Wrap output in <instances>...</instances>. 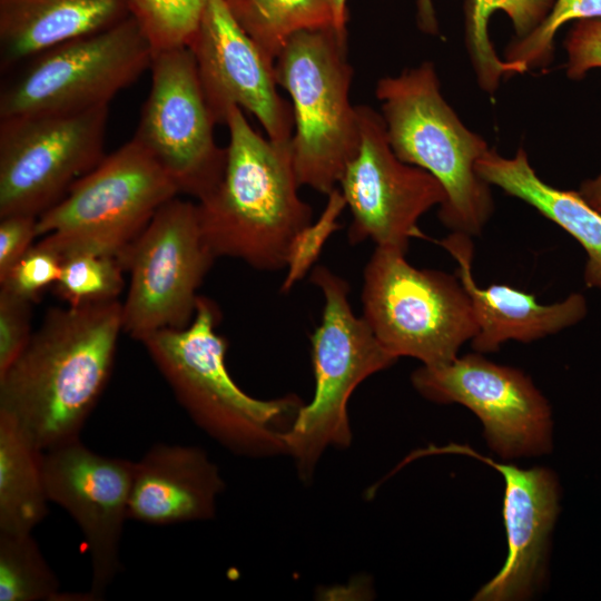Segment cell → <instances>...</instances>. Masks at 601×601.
I'll list each match as a JSON object with an SVG mask.
<instances>
[{
	"mask_svg": "<svg viewBox=\"0 0 601 601\" xmlns=\"http://www.w3.org/2000/svg\"><path fill=\"white\" fill-rule=\"evenodd\" d=\"M65 594L32 533H0V601H58Z\"/></svg>",
	"mask_w": 601,
	"mask_h": 601,
	"instance_id": "d4e9b609",
	"label": "cell"
},
{
	"mask_svg": "<svg viewBox=\"0 0 601 601\" xmlns=\"http://www.w3.org/2000/svg\"><path fill=\"white\" fill-rule=\"evenodd\" d=\"M61 266L55 252L37 243L0 278V289L37 302L43 290L58 282Z\"/></svg>",
	"mask_w": 601,
	"mask_h": 601,
	"instance_id": "f546056e",
	"label": "cell"
},
{
	"mask_svg": "<svg viewBox=\"0 0 601 601\" xmlns=\"http://www.w3.org/2000/svg\"><path fill=\"white\" fill-rule=\"evenodd\" d=\"M108 107L0 118V217H39L104 156Z\"/></svg>",
	"mask_w": 601,
	"mask_h": 601,
	"instance_id": "8fae6325",
	"label": "cell"
},
{
	"mask_svg": "<svg viewBox=\"0 0 601 601\" xmlns=\"http://www.w3.org/2000/svg\"><path fill=\"white\" fill-rule=\"evenodd\" d=\"M357 111L359 146L338 181L352 215L348 240L370 239L406 254L412 238L425 237L418 219L444 203L445 191L431 174L395 155L382 115L367 106Z\"/></svg>",
	"mask_w": 601,
	"mask_h": 601,
	"instance_id": "5bb4252c",
	"label": "cell"
},
{
	"mask_svg": "<svg viewBox=\"0 0 601 601\" xmlns=\"http://www.w3.org/2000/svg\"><path fill=\"white\" fill-rule=\"evenodd\" d=\"M375 95L395 155L442 185L441 223L452 233L479 236L494 210L490 185L475 169L489 146L445 101L434 65L380 79Z\"/></svg>",
	"mask_w": 601,
	"mask_h": 601,
	"instance_id": "277c9868",
	"label": "cell"
},
{
	"mask_svg": "<svg viewBox=\"0 0 601 601\" xmlns=\"http://www.w3.org/2000/svg\"><path fill=\"white\" fill-rule=\"evenodd\" d=\"M188 47L216 124H225L236 106L253 114L270 140H290L293 110L276 89L275 62L237 23L224 0H206Z\"/></svg>",
	"mask_w": 601,
	"mask_h": 601,
	"instance_id": "e0dca14e",
	"label": "cell"
},
{
	"mask_svg": "<svg viewBox=\"0 0 601 601\" xmlns=\"http://www.w3.org/2000/svg\"><path fill=\"white\" fill-rule=\"evenodd\" d=\"M127 0H0V69L130 17Z\"/></svg>",
	"mask_w": 601,
	"mask_h": 601,
	"instance_id": "ffe728a7",
	"label": "cell"
},
{
	"mask_svg": "<svg viewBox=\"0 0 601 601\" xmlns=\"http://www.w3.org/2000/svg\"><path fill=\"white\" fill-rule=\"evenodd\" d=\"M433 454H461L476 459L503 479L502 515L508 555L497 573L474 594V601L529 600L544 585L549 572L551 536L561 511V485L545 466L523 469L485 456L469 445L428 446L405 462Z\"/></svg>",
	"mask_w": 601,
	"mask_h": 601,
	"instance_id": "2e32d148",
	"label": "cell"
},
{
	"mask_svg": "<svg viewBox=\"0 0 601 601\" xmlns=\"http://www.w3.org/2000/svg\"><path fill=\"white\" fill-rule=\"evenodd\" d=\"M224 489L205 450L157 443L135 464L128 519L158 526L210 520Z\"/></svg>",
	"mask_w": 601,
	"mask_h": 601,
	"instance_id": "d6986e66",
	"label": "cell"
},
{
	"mask_svg": "<svg viewBox=\"0 0 601 601\" xmlns=\"http://www.w3.org/2000/svg\"><path fill=\"white\" fill-rule=\"evenodd\" d=\"M131 16L152 52L188 46L199 26L206 0H127Z\"/></svg>",
	"mask_w": 601,
	"mask_h": 601,
	"instance_id": "4316f807",
	"label": "cell"
},
{
	"mask_svg": "<svg viewBox=\"0 0 601 601\" xmlns=\"http://www.w3.org/2000/svg\"><path fill=\"white\" fill-rule=\"evenodd\" d=\"M221 178L197 200L203 237L215 256L239 259L258 270L286 267L295 235L312 221L298 195L289 141L264 138L231 107Z\"/></svg>",
	"mask_w": 601,
	"mask_h": 601,
	"instance_id": "7a4b0ae2",
	"label": "cell"
},
{
	"mask_svg": "<svg viewBox=\"0 0 601 601\" xmlns=\"http://www.w3.org/2000/svg\"><path fill=\"white\" fill-rule=\"evenodd\" d=\"M555 0H472L469 13L466 42L480 87L493 93L503 76L528 71L520 62L502 60L489 37V20L495 11L511 20L516 38L532 32L548 16ZM420 14L426 30L435 29L431 0H420Z\"/></svg>",
	"mask_w": 601,
	"mask_h": 601,
	"instance_id": "603a6c76",
	"label": "cell"
},
{
	"mask_svg": "<svg viewBox=\"0 0 601 601\" xmlns=\"http://www.w3.org/2000/svg\"><path fill=\"white\" fill-rule=\"evenodd\" d=\"M346 36L321 28L295 33L275 59L277 85L292 99L289 140L300 186L328 195L359 146L357 106L349 100L353 68Z\"/></svg>",
	"mask_w": 601,
	"mask_h": 601,
	"instance_id": "5b68a950",
	"label": "cell"
},
{
	"mask_svg": "<svg viewBox=\"0 0 601 601\" xmlns=\"http://www.w3.org/2000/svg\"><path fill=\"white\" fill-rule=\"evenodd\" d=\"M415 391L437 404H461L483 426L489 449L503 461L546 455L553 449V414L546 397L523 371L496 364L482 353L411 375Z\"/></svg>",
	"mask_w": 601,
	"mask_h": 601,
	"instance_id": "7c38bea8",
	"label": "cell"
},
{
	"mask_svg": "<svg viewBox=\"0 0 601 601\" xmlns=\"http://www.w3.org/2000/svg\"><path fill=\"white\" fill-rule=\"evenodd\" d=\"M405 255L375 248L363 272L362 317L397 359L447 364L479 332L470 297L456 275L416 268Z\"/></svg>",
	"mask_w": 601,
	"mask_h": 601,
	"instance_id": "ba28073f",
	"label": "cell"
},
{
	"mask_svg": "<svg viewBox=\"0 0 601 601\" xmlns=\"http://www.w3.org/2000/svg\"><path fill=\"white\" fill-rule=\"evenodd\" d=\"M37 220L24 214L0 217V278L33 246Z\"/></svg>",
	"mask_w": 601,
	"mask_h": 601,
	"instance_id": "d6a6232c",
	"label": "cell"
},
{
	"mask_svg": "<svg viewBox=\"0 0 601 601\" xmlns=\"http://www.w3.org/2000/svg\"><path fill=\"white\" fill-rule=\"evenodd\" d=\"M48 502L43 451L0 414V533H32Z\"/></svg>",
	"mask_w": 601,
	"mask_h": 601,
	"instance_id": "7402d4cb",
	"label": "cell"
},
{
	"mask_svg": "<svg viewBox=\"0 0 601 601\" xmlns=\"http://www.w3.org/2000/svg\"><path fill=\"white\" fill-rule=\"evenodd\" d=\"M333 17V28L343 36H346L347 23V0H325Z\"/></svg>",
	"mask_w": 601,
	"mask_h": 601,
	"instance_id": "e575fe53",
	"label": "cell"
},
{
	"mask_svg": "<svg viewBox=\"0 0 601 601\" xmlns=\"http://www.w3.org/2000/svg\"><path fill=\"white\" fill-rule=\"evenodd\" d=\"M179 189L134 137L105 156L37 220L39 245L61 260L77 254L117 257Z\"/></svg>",
	"mask_w": 601,
	"mask_h": 601,
	"instance_id": "52a82bcc",
	"label": "cell"
},
{
	"mask_svg": "<svg viewBox=\"0 0 601 601\" xmlns=\"http://www.w3.org/2000/svg\"><path fill=\"white\" fill-rule=\"evenodd\" d=\"M345 207L343 194L336 187L327 195V203L317 220H312L295 235L288 248L285 267L287 272L280 292H289L306 276L328 238L339 229L338 217Z\"/></svg>",
	"mask_w": 601,
	"mask_h": 601,
	"instance_id": "f1b7e54d",
	"label": "cell"
},
{
	"mask_svg": "<svg viewBox=\"0 0 601 601\" xmlns=\"http://www.w3.org/2000/svg\"><path fill=\"white\" fill-rule=\"evenodd\" d=\"M124 267L117 257L77 254L62 260L53 289L67 305L118 299L125 286Z\"/></svg>",
	"mask_w": 601,
	"mask_h": 601,
	"instance_id": "484cf974",
	"label": "cell"
},
{
	"mask_svg": "<svg viewBox=\"0 0 601 601\" xmlns=\"http://www.w3.org/2000/svg\"><path fill=\"white\" fill-rule=\"evenodd\" d=\"M219 309L199 295L191 323L161 329L140 343L195 424L235 455L265 459L287 454V435L304 401L295 394L259 400L230 376L228 343L216 333Z\"/></svg>",
	"mask_w": 601,
	"mask_h": 601,
	"instance_id": "3957f363",
	"label": "cell"
},
{
	"mask_svg": "<svg viewBox=\"0 0 601 601\" xmlns=\"http://www.w3.org/2000/svg\"><path fill=\"white\" fill-rule=\"evenodd\" d=\"M31 304L0 289V375L31 339Z\"/></svg>",
	"mask_w": 601,
	"mask_h": 601,
	"instance_id": "4dcf8cb0",
	"label": "cell"
},
{
	"mask_svg": "<svg viewBox=\"0 0 601 601\" xmlns=\"http://www.w3.org/2000/svg\"><path fill=\"white\" fill-rule=\"evenodd\" d=\"M224 2L237 23L274 62L295 33L309 29L333 28L332 12L325 0H224Z\"/></svg>",
	"mask_w": 601,
	"mask_h": 601,
	"instance_id": "cb8c5ba5",
	"label": "cell"
},
{
	"mask_svg": "<svg viewBox=\"0 0 601 601\" xmlns=\"http://www.w3.org/2000/svg\"><path fill=\"white\" fill-rule=\"evenodd\" d=\"M601 19V0H555L544 20L528 36L512 40L505 60L530 68H544L553 59L554 37L570 21Z\"/></svg>",
	"mask_w": 601,
	"mask_h": 601,
	"instance_id": "83f0119b",
	"label": "cell"
},
{
	"mask_svg": "<svg viewBox=\"0 0 601 601\" xmlns=\"http://www.w3.org/2000/svg\"><path fill=\"white\" fill-rule=\"evenodd\" d=\"M135 464L97 453L80 439L43 452L49 502L70 514L86 540L91 563V601L101 600L121 571L119 551Z\"/></svg>",
	"mask_w": 601,
	"mask_h": 601,
	"instance_id": "9a60e30c",
	"label": "cell"
},
{
	"mask_svg": "<svg viewBox=\"0 0 601 601\" xmlns=\"http://www.w3.org/2000/svg\"><path fill=\"white\" fill-rule=\"evenodd\" d=\"M119 299L55 307L0 375V414L40 450L79 439L111 375Z\"/></svg>",
	"mask_w": 601,
	"mask_h": 601,
	"instance_id": "6da1fadb",
	"label": "cell"
},
{
	"mask_svg": "<svg viewBox=\"0 0 601 601\" xmlns=\"http://www.w3.org/2000/svg\"><path fill=\"white\" fill-rule=\"evenodd\" d=\"M215 259L196 203L175 197L164 204L119 258L130 275L121 302L124 332L141 342L161 329L187 327Z\"/></svg>",
	"mask_w": 601,
	"mask_h": 601,
	"instance_id": "30bf717a",
	"label": "cell"
},
{
	"mask_svg": "<svg viewBox=\"0 0 601 601\" xmlns=\"http://www.w3.org/2000/svg\"><path fill=\"white\" fill-rule=\"evenodd\" d=\"M436 243L457 263L456 276L470 297L479 325L471 341L475 352H496L508 341L531 343L570 327L587 315V299L579 293L544 305L534 295L505 284L480 287L472 272V237L451 233Z\"/></svg>",
	"mask_w": 601,
	"mask_h": 601,
	"instance_id": "ac0fdd59",
	"label": "cell"
},
{
	"mask_svg": "<svg viewBox=\"0 0 601 601\" xmlns=\"http://www.w3.org/2000/svg\"><path fill=\"white\" fill-rule=\"evenodd\" d=\"M578 191L591 207L601 213V173L595 178L584 180Z\"/></svg>",
	"mask_w": 601,
	"mask_h": 601,
	"instance_id": "836d02e7",
	"label": "cell"
},
{
	"mask_svg": "<svg viewBox=\"0 0 601 601\" xmlns=\"http://www.w3.org/2000/svg\"><path fill=\"white\" fill-rule=\"evenodd\" d=\"M152 53L132 16L55 46L14 70L0 91V118L109 107L118 92L150 68Z\"/></svg>",
	"mask_w": 601,
	"mask_h": 601,
	"instance_id": "9c48e42d",
	"label": "cell"
},
{
	"mask_svg": "<svg viewBox=\"0 0 601 601\" xmlns=\"http://www.w3.org/2000/svg\"><path fill=\"white\" fill-rule=\"evenodd\" d=\"M476 173L489 185L532 206L564 229L587 254L584 282L601 289V213L579 191L558 189L543 181L530 165L526 151L519 148L512 158L489 149L476 165Z\"/></svg>",
	"mask_w": 601,
	"mask_h": 601,
	"instance_id": "44dd1931",
	"label": "cell"
},
{
	"mask_svg": "<svg viewBox=\"0 0 601 601\" xmlns=\"http://www.w3.org/2000/svg\"><path fill=\"white\" fill-rule=\"evenodd\" d=\"M151 86L134 138L165 168L179 194L206 196L221 178L226 149L214 138L216 121L188 46L152 53Z\"/></svg>",
	"mask_w": 601,
	"mask_h": 601,
	"instance_id": "4fadbf2b",
	"label": "cell"
},
{
	"mask_svg": "<svg viewBox=\"0 0 601 601\" xmlns=\"http://www.w3.org/2000/svg\"><path fill=\"white\" fill-rule=\"evenodd\" d=\"M311 282L324 297L321 324L311 336L315 380L312 401L305 404L287 435V455L303 482H309L328 447L346 449L353 434L347 404L367 377L391 367L397 358L376 338L348 300V283L324 265H316Z\"/></svg>",
	"mask_w": 601,
	"mask_h": 601,
	"instance_id": "8992f818",
	"label": "cell"
},
{
	"mask_svg": "<svg viewBox=\"0 0 601 601\" xmlns=\"http://www.w3.org/2000/svg\"><path fill=\"white\" fill-rule=\"evenodd\" d=\"M564 48L570 79L580 80L590 70L601 68V19L575 21L565 37Z\"/></svg>",
	"mask_w": 601,
	"mask_h": 601,
	"instance_id": "1f68e13d",
	"label": "cell"
}]
</instances>
